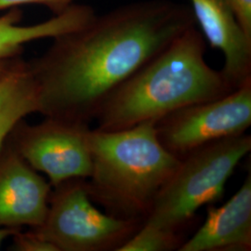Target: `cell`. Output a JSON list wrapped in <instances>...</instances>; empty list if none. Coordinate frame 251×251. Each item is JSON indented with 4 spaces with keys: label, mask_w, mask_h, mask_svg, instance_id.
<instances>
[{
    "label": "cell",
    "mask_w": 251,
    "mask_h": 251,
    "mask_svg": "<svg viewBox=\"0 0 251 251\" xmlns=\"http://www.w3.org/2000/svg\"><path fill=\"white\" fill-rule=\"evenodd\" d=\"M51 187L6 143L0 152V227L36 228L42 225Z\"/></svg>",
    "instance_id": "ba28073f"
},
{
    "label": "cell",
    "mask_w": 251,
    "mask_h": 251,
    "mask_svg": "<svg viewBox=\"0 0 251 251\" xmlns=\"http://www.w3.org/2000/svg\"><path fill=\"white\" fill-rule=\"evenodd\" d=\"M200 32L225 58L221 70L233 90L251 80V38L225 0H190Z\"/></svg>",
    "instance_id": "9c48e42d"
},
{
    "label": "cell",
    "mask_w": 251,
    "mask_h": 251,
    "mask_svg": "<svg viewBox=\"0 0 251 251\" xmlns=\"http://www.w3.org/2000/svg\"><path fill=\"white\" fill-rule=\"evenodd\" d=\"M88 123L46 117L28 125L21 120L7 143L36 171L49 178L52 187L71 179H89L92 161Z\"/></svg>",
    "instance_id": "8992f818"
},
{
    "label": "cell",
    "mask_w": 251,
    "mask_h": 251,
    "mask_svg": "<svg viewBox=\"0 0 251 251\" xmlns=\"http://www.w3.org/2000/svg\"><path fill=\"white\" fill-rule=\"evenodd\" d=\"M251 151V135L244 133L182 156L158 192L144 224L179 233L200 207L223 198L226 182Z\"/></svg>",
    "instance_id": "277c9868"
},
{
    "label": "cell",
    "mask_w": 251,
    "mask_h": 251,
    "mask_svg": "<svg viewBox=\"0 0 251 251\" xmlns=\"http://www.w3.org/2000/svg\"><path fill=\"white\" fill-rule=\"evenodd\" d=\"M251 125V80L225 96L177 110L155 123L163 146L179 158L206 144L246 133Z\"/></svg>",
    "instance_id": "52a82bcc"
},
{
    "label": "cell",
    "mask_w": 251,
    "mask_h": 251,
    "mask_svg": "<svg viewBox=\"0 0 251 251\" xmlns=\"http://www.w3.org/2000/svg\"><path fill=\"white\" fill-rule=\"evenodd\" d=\"M12 250L15 251H58L51 243L46 240L34 228L25 233L20 230L12 235Z\"/></svg>",
    "instance_id": "5bb4252c"
},
{
    "label": "cell",
    "mask_w": 251,
    "mask_h": 251,
    "mask_svg": "<svg viewBox=\"0 0 251 251\" xmlns=\"http://www.w3.org/2000/svg\"><path fill=\"white\" fill-rule=\"evenodd\" d=\"M95 10L88 5L73 4L59 15L32 25H23V10L7 9L0 16V75L22 59L28 43L71 32L84 25L95 16Z\"/></svg>",
    "instance_id": "8fae6325"
},
{
    "label": "cell",
    "mask_w": 251,
    "mask_h": 251,
    "mask_svg": "<svg viewBox=\"0 0 251 251\" xmlns=\"http://www.w3.org/2000/svg\"><path fill=\"white\" fill-rule=\"evenodd\" d=\"M155 123L114 131L90 129L88 188L92 201L108 214L144 222L158 192L177 169L180 158L160 143Z\"/></svg>",
    "instance_id": "3957f363"
},
{
    "label": "cell",
    "mask_w": 251,
    "mask_h": 251,
    "mask_svg": "<svg viewBox=\"0 0 251 251\" xmlns=\"http://www.w3.org/2000/svg\"><path fill=\"white\" fill-rule=\"evenodd\" d=\"M37 112L36 81L22 58L0 75V152L17 123Z\"/></svg>",
    "instance_id": "7c38bea8"
},
{
    "label": "cell",
    "mask_w": 251,
    "mask_h": 251,
    "mask_svg": "<svg viewBox=\"0 0 251 251\" xmlns=\"http://www.w3.org/2000/svg\"><path fill=\"white\" fill-rule=\"evenodd\" d=\"M183 242L179 233L144 223L139 230L117 251H179Z\"/></svg>",
    "instance_id": "4fadbf2b"
},
{
    "label": "cell",
    "mask_w": 251,
    "mask_h": 251,
    "mask_svg": "<svg viewBox=\"0 0 251 251\" xmlns=\"http://www.w3.org/2000/svg\"><path fill=\"white\" fill-rule=\"evenodd\" d=\"M53 188L45 220L34 229L58 251H117L144 224L101 212L86 179H68Z\"/></svg>",
    "instance_id": "5b68a950"
},
{
    "label": "cell",
    "mask_w": 251,
    "mask_h": 251,
    "mask_svg": "<svg viewBox=\"0 0 251 251\" xmlns=\"http://www.w3.org/2000/svg\"><path fill=\"white\" fill-rule=\"evenodd\" d=\"M206 43L197 25L187 28L108 96L95 118L96 128L114 131L157 122L231 92L222 71L206 63Z\"/></svg>",
    "instance_id": "7a4b0ae2"
},
{
    "label": "cell",
    "mask_w": 251,
    "mask_h": 251,
    "mask_svg": "<svg viewBox=\"0 0 251 251\" xmlns=\"http://www.w3.org/2000/svg\"><path fill=\"white\" fill-rule=\"evenodd\" d=\"M193 10L171 0H142L97 15L52 38L28 62L38 112L90 124L108 96L189 27Z\"/></svg>",
    "instance_id": "6da1fadb"
},
{
    "label": "cell",
    "mask_w": 251,
    "mask_h": 251,
    "mask_svg": "<svg viewBox=\"0 0 251 251\" xmlns=\"http://www.w3.org/2000/svg\"><path fill=\"white\" fill-rule=\"evenodd\" d=\"M251 250V174L224 205H208L204 224L179 251Z\"/></svg>",
    "instance_id": "30bf717a"
},
{
    "label": "cell",
    "mask_w": 251,
    "mask_h": 251,
    "mask_svg": "<svg viewBox=\"0 0 251 251\" xmlns=\"http://www.w3.org/2000/svg\"><path fill=\"white\" fill-rule=\"evenodd\" d=\"M22 230V228H7V227H0V248L3 242L9 237L12 236L15 233Z\"/></svg>",
    "instance_id": "e0dca14e"
},
{
    "label": "cell",
    "mask_w": 251,
    "mask_h": 251,
    "mask_svg": "<svg viewBox=\"0 0 251 251\" xmlns=\"http://www.w3.org/2000/svg\"><path fill=\"white\" fill-rule=\"evenodd\" d=\"M245 34L251 38V0H225Z\"/></svg>",
    "instance_id": "2e32d148"
},
{
    "label": "cell",
    "mask_w": 251,
    "mask_h": 251,
    "mask_svg": "<svg viewBox=\"0 0 251 251\" xmlns=\"http://www.w3.org/2000/svg\"><path fill=\"white\" fill-rule=\"evenodd\" d=\"M74 0H0V10L21 8L25 5H40L50 9L53 15H59L69 9Z\"/></svg>",
    "instance_id": "9a60e30c"
}]
</instances>
